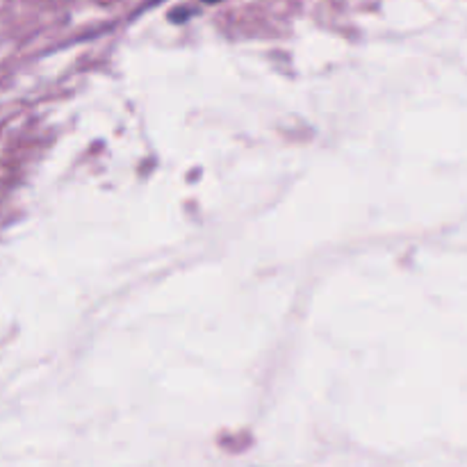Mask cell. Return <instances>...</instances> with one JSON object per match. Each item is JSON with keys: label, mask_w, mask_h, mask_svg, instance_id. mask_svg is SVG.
I'll list each match as a JSON object with an SVG mask.
<instances>
[{"label": "cell", "mask_w": 467, "mask_h": 467, "mask_svg": "<svg viewBox=\"0 0 467 467\" xmlns=\"http://www.w3.org/2000/svg\"><path fill=\"white\" fill-rule=\"evenodd\" d=\"M203 3H210V5H213V3H222V0H203Z\"/></svg>", "instance_id": "1"}]
</instances>
